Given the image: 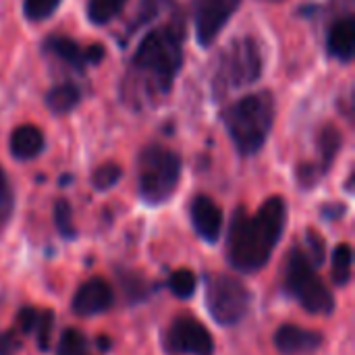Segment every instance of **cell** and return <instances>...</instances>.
<instances>
[{
    "label": "cell",
    "mask_w": 355,
    "mask_h": 355,
    "mask_svg": "<svg viewBox=\"0 0 355 355\" xmlns=\"http://www.w3.org/2000/svg\"><path fill=\"white\" fill-rule=\"evenodd\" d=\"M183 40L185 27L181 15L146 33L125 77L123 89L127 102L141 108L146 102L154 104L171 94L183 64Z\"/></svg>",
    "instance_id": "1"
},
{
    "label": "cell",
    "mask_w": 355,
    "mask_h": 355,
    "mask_svg": "<svg viewBox=\"0 0 355 355\" xmlns=\"http://www.w3.org/2000/svg\"><path fill=\"white\" fill-rule=\"evenodd\" d=\"M287 223V204L283 198H268L260 210L250 216L237 208L229 229V260L239 272L260 270L272 256Z\"/></svg>",
    "instance_id": "2"
},
{
    "label": "cell",
    "mask_w": 355,
    "mask_h": 355,
    "mask_svg": "<svg viewBox=\"0 0 355 355\" xmlns=\"http://www.w3.org/2000/svg\"><path fill=\"white\" fill-rule=\"evenodd\" d=\"M275 96L270 92L248 94L227 106L220 114L223 125L241 156H254L266 144L275 125Z\"/></svg>",
    "instance_id": "3"
},
{
    "label": "cell",
    "mask_w": 355,
    "mask_h": 355,
    "mask_svg": "<svg viewBox=\"0 0 355 355\" xmlns=\"http://www.w3.org/2000/svg\"><path fill=\"white\" fill-rule=\"evenodd\" d=\"M264 56L260 42L254 35L235 37L218 56L216 71L212 77L214 98L223 100L233 89L248 87L262 77Z\"/></svg>",
    "instance_id": "4"
},
{
    "label": "cell",
    "mask_w": 355,
    "mask_h": 355,
    "mask_svg": "<svg viewBox=\"0 0 355 355\" xmlns=\"http://www.w3.org/2000/svg\"><path fill=\"white\" fill-rule=\"evenodd\" d=\"M181 179V158L171 148L152 144L139 152L137 158V191L139 198L158 206L164 204L179 185Z\"/></svg>",
    "instance_id": "5"
},
{
    "label": "cell",
    "mask_w": 355,
    "mask_h": 355,
    "mask_svg": "<svg viewBox=\"0 0 355 355\" xmlns=\"http://www.w3.org/2000/svg\"><path fill=\"white\" fill-rule=\"evenodd\" d=\"M285 285L287 291L302 304L304 310L312 314H331L335 308V300L327 285L318 279L314 264L302 248H293L287 258L285 268Z\"/></svg>",
    "instance_id": "6"
},
{
    "label": "cell",
    "mask_w": 355,
    "mask_h": 355,
    "mask_svg": "<svg viewBox=\"0 0 355 355\" xmlns=\"http://www.w3.org/2000/svg\"><path fill=\"white\" fill-rule=\"evenodd\" d=\"M206 304L212 318L223 327L237 324L250 310V289L231 275H214L208 279Z\"/></svg>",
    "instance_id": "7"
},
{
    "label": "cell",
    "mask_w": 355,
    "mask_h": 355,
    "mask_svg": "<svg viewBox=\"0 0 355 355\" xmlns=\"http://www.w3.org/2000/svg\"><path fill=\"white\" fill-rule=\"evenodd\" d=\"M343 146V135L341 131L333 125V123H327L318 129L316 133V150H318V160L316 162H308V164H302L297 168V179H300V185L310 189L314 187L324 175L327 171L333 166L339 150Z\"/></svg>",
    "instance_id": "8"
},
{
    "label": "cell",
    "mask_w": 355,
    "mask_h": 355,
    "mask_svg": "<svg viewBox=\"0 0 355 355\" xmlns=\"http://www.w3.org/2000/svg\"><path fill=\"white\" fill-rule=\"evenodd\" d=\"M241 0H196V37L200 46L208 48L216 42Z\"/></svg>",
    "instance_id": "9"
},
{
    "label": "cell",
    "mask_w": 355,
    "mask_h": 355,
    "mask_svg": "<svg viewBox=\"0 0 355 355\" xmlns=\"http://www.w3.org/2000/svg\"><path fill=\"white\" fill-rule=\"evenodd\" d=\"M166 345L175 354L189 355H212L214 354V341L210 331L191 316L177 318L166 337Z\"/></svg>",
    "instance_id": "10"
},
{
    "label": "cell",
    "mask_w": 355,
    "mask_h": 355,
    "mask_svg": "<svg viewBox=\"0 0 355 355\" xmlns=\"http://www.w3.org/2000/svg\"><path fill=\"white\" fill-rule=\"evenodd\" d=\"M114 302L112 289L104 279H89L73 297V312L77 316H96L106 312Z\"/></svg>",
    "instance_id": "11"
},
{
    "label": "cell",
    "mask_w": 355,
    "mask_h": 355,
    "mask_svg": "<svg viewBox=\"0 0 355 355\" xmlns=\"http://www.w3.org/2000/svg\"><path fill=\"white\" fill-rule=\"evenodd\" d=\"M189 212L198 235L208 243H216L223 233V210L216 206V202L208 196H198L191 202Z\"/></svg>",
    "instance_id": "12"
},
{
    "label": "cell",
    "mask_w": 355,
    "mask_h": 355,
    "mask_svg": "<svg viewBox=\"0 0 355 355\" xmlns=\"http://www.w3.org/2000/svg\"><path fill=\"white\" fill-rule=\"evenodd\" d=\"M324 337L316 331H308L295 324H283L275 335V345L283 355H306L320 349Z\"/></svg>",
    "instance_id": "13"
},
{
    "label": "cell",
    "mask_w": 355,
    "mask_h": 355,
    "mask_svg": "<svg viewBox=\"0 0 355 355\" xmlns=\"http://www.w3.org/2000/svg\"><path fill=\"white\" fill-rule=\"evenodd\" d=\"M331 56L339 58L341 62H349L355 54V19L354 17H341L339 21L333 23L329 29V40H327Z\"/></svg>",
    "instance_id": "14"
},
{
    "label": "cell",
    "mask_w": 355,
    "mask_h": 355,
    "mask_svg": "<svg viewBox=\"0 0 355 355\" xmlns=\"http://www.w3.org/2000/svg\"><path fill=\"white\" fill-rule=\"evenodd\" d=\"M44 133L35 125H21L10 135V154L17 160H33L44 150Z\"/></svg>",
    "instance_id": "15"
},
{
    "label": "cell",
    "mask_w": 355,
    "mask_h": 355,
    "mask_svg": "<svg viewBox=\"0 0 355 355\" xmlns=\"http://www.w3.org/2000/svg\"><path fill=\"white\" fill-rule=\"evenodd\" d=\"M44 50L48 54H52L54 58H58L60 62H64L67 67L75 69V71H83V67L87 64V56L85 50L79 48V44L67 35H50L44 42Z\"/></svg>",
    "instance_id": "16"
},
{
    "label": "cell",
    "mask_w": 355,
    "mask_h": 355,
    "mask_svg": "<svg viewBox=\"0 0 355 355\" xmlns=\"http://www.w3.org/2000/svg\"><path fill=\"white\" fill-rule=\"evenodd\" d=\"M79 100H81V89L75 83H60V85H54L48 92L46 106L54 114H67L73 108H77Z\"/></svg>",
    "instance_id": "17"
},
{
    "label": "cell",
    "mask_w": 355,
    "mask_h": 355,
    "mask_svg": "<svg viewBox=\"0 0 355 355\" xmlns=\"http://www.w3.org/2000/svg\"><path fill=\"white\" fill-rule=\"evenodd\" d=\"M127 4V0H87V19L94 25L110 23Z\"/></svg>",
    "instance_id": "18"
},
{
    "label": "cell",
    "mask_w": 355,
    "mask_h": 355,
    "mask_svg": "<svg viewBox=\"0 0 355 355\" xmlns=\"http://www.w3.org/2000/svg\"><path fill=\"white\" fill-rule=\"evenodd\" d=\"M352 262H354V254L352 248L347 243H341L335 254H333V281L339 287H345L352 279Z\"/></svg>",
    "instance_id": "19"
},
{
    "label": "cell",
    "mask_w": 355,
    "mask_h": 355,
    "mask_svg": "<svg viewBox=\"0 0 355 355\" xmlns=\"http://www.w3.org/2000/svg\"><path fill=\"white\" fill-rule=\"evenodd\" d=\"M121 177H123V168L116 162H104L94 171L92 183L98 191H106V189L114 187Z\"/></svg>",
    "instance_id": "20"
},
{
    "label": "cell",
    "mask_w": 355,
    "mask_h": 355,
    "mask_svg": "<svg viewBox=\"0 0 355 355\" xmlns=\"http://www.w3.org/2000/svg\"><path fill=\"white\" fill-rule=\"evenodd\" d=\"M173 0H141L139 6H137V12H135V19H133V25H131V33L144 25H148L150 21H154Z\"/></svg>",
    "instance_id": "21"
},
{
    "label": "cell",
    "mask_w": 355,
    "mask_h": 355,
    "mask_svg": "<svg viewBox=\"0 0 355 355\" xmlns=\"http://www.w3.org/2000/svg\"><path fill=\"white\" fill-rule=\"evenodd\" d=\"M56 355H87V339H85V335L79 333L77 329L64 331L60 341H58Z\"/></svg>",
    "instance_id": "22"
},
{
    "label": "cell",
    "mask_w": 355,
    "mask_h": 355,
    "mask_svg": "<svg viewBox=\"0 0 355 355\" xmlns=\"http://www.w3.org/2000/svg\"><path fill=\"white\" fill-rule=\"evenodd\" d=\"M54 225L56 231L64 237V239H73L75 237V225H73V210L71 204L67 200H58L54 204Z\"/></svg>",
    "instance_id": "23"
},
{
    "label": "cell",
    "mask_w": 355,
    "mask_h": 355,
    "mask_svg": "<svg viewBox=\"0 0 355 355\" xmlns=\"http://www.w3.org/2000/svg\"><path fill=\"white\" fill-rule=\"evenodd\" d=\"M196 275L191 270H177L171 275V281H168V289L173 291V295L181 297V300H187L193 295L196 291Z\"/></svg>",
    "instance_id": "24"
},
{
    "label": "cell",
    "mask_w": 355,
    "mask_h": 355,
    "mask_svg": "<svg viewBox=\"0 0 355 355\" xmlns=\"http://www.w3.org/2000/svg\"><path fill=\"white\" fill-rule=\"evenodd\" d=\"M62 0H23V12L29 21H46L56 12Z\"/></svg>",
    "instance_id": "25"
},
{
    "label": "cell",
    "mask_w": 355,
    "mask_h": 355,
    "mask_svg": "<svg viewBox=\"0 0 355 355\" xmlns=\"http://www.w3.org/2000/svg\"><path fill=\"white\" fill-rule=\"evenodd\" d=\"M12 206H15L12 189H10V183H8L4 171L0 168V231L8 225L10 214H12Z\"/></svg>",
    "instance_id": "26"
},
{
    "label": "cell",
    "mask_w": 355,
    "mask_h": 355,
    "mask_svg": "<svg viewBox=\"0 0 355 355\" xmlns=\"http://www.w3.org/2000/svg\"><path fill=\"white\" fill-rule=\"evenodd\" d=\"M119 279H121V285H123V289H125V293L129 295L131 302H139V300L146 297L148 285H146L144 277H139L137 272H125Z\"/></svg>",
    "instance_id": "27"
},
{
    "label": "cell",
    "mask_w": 355,
    "mask_h": 355,
    "mask_svg": "<svg viewBox=\"0 0 355 355\" xmlns=\"http://www.w3.org/2000/svg\"><path fill=\"white\" fill-rule=\"evenodd\" d=\"M52 322H54V316L50 310H44L42 314H37V322H35V329H37V347L42 352L48 349L50 345V333H52Z\"/></svg>",
    "instance_id": "28"
},
{
    "label": "cell",
    "mask_w": 355,
    "mask_h": 355,
    "mask_svg": "<svg viewBox=\"0 0 355 355\" xmlns=\"http://www.w3.org/2000/svg\"><path fill=\"white\" fill-rule=\"evenodd\" d=\"M306 245H308L306 254H308L310 262L314 266L322 264L324 262V239L316 231H308L306 233Z\"/></svg>",
    "instance_id": "29"
},
{
    "label": "cell",
    "mask_w": 355,
    "mask_h": 355,
    "mask_svg": "<svg viewBox=\"0 0 355 355\" xmlns=\"http://www.w3.org/2000/svg\"><path fill=\"white\" fill-rule=\"evenodd\" d=\"M35 322H37V312L33 308H21L19 310V314H17V327L23 333H31L35 329Z\"/></svg>",
    "instance_id": "30"
},
{
    "label": "cell",
    "mask_w": 355,
    "mask_h": 355,
    "mask_svg": "<svg viewBox=\"0 0 355 355\" xmlns=\"http://www.w3.org/2000/svg\"><path fill=\"white\" fill-rule=\"evenodd\" d=\"M19 347L21 343L12 333H0V355H17Z\"/></svg>",
    "instance_id": "31"
},
{
    "label": "cell",
    "mask_w": 355,
    "mask_h": 355,
    "mask_svg": "<svg viewBox=\"0 0 355 355\" xmlns=\"http://www.w3.org/2000/svg\"><path fill=\"white\" fill-rule=\"evenodd\" d=\"M85 56H87V64H98L104 58V48L100 44H94L85 48Z\"/></svg>",
    "instance_id": "32"
},
{
    "label": "cell",
    "mask_w": 355,
    "mask_h": 355,
    "mask_svg": "<svg viewBox=\"0 0 355 355\" xmlns=\"http://www.w3.org/2000/svg\"><path fill=\"white\" fill-rule=\"evenodd\" d=\"M322 214L327 218H339V216L345 214V206L343 204H329V206L322 208Z\"/></svg>",
    "instance_id": "33"
},
{
    "label": "cell",
    "mask_w": 355,
    "mask_h": 355,
    "mask_svg": "<svg viewBox=\"0 0 355 355\" xmlns=\"http://www.w3.org/2000/svg\"><path fill=\"white\" fill-rule=\"evenodd\" d=\"M100 347H102V349H108V347H110L108 339H104V337H102V339H100Z\"/></svg>",
    "instance_id": "34"
}]
</instances>
